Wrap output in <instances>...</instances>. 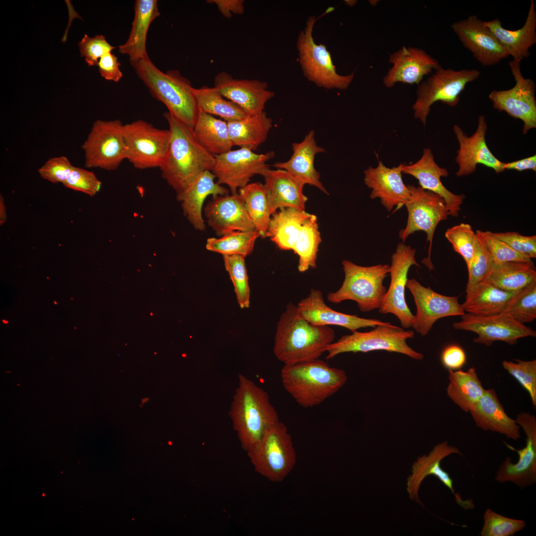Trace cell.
<instances>
[{
  "instance_id": "1",
  "label": "cell",
  "mask_w": 536,
  "mask_h": 536,
  "mask_svg": "<svg viewBox=\"0 0 536 536\" xmlns=\"http://www.w3.org/2000/svg\"><path fill=\"white\" fill-rule=\"evenodd\" d=\"M170 132L166 156L159 169L162 178L176 192L185 191L203 172L211 171L215 156L196 137L193 128L168 112L164 114Z\"/></svg>"
},
{
  "instance_id": "2",
  "label": "cell",
  "mask_w": 536,
  "mask_h": 536,
  "mask_svg": "<svg viewBox=\"0 0 536 536\" xmlns=\"http://www.w3.org/2000/svg\"><path fill=\"white\" fill-rule=\"evenodd\" d=\"M335 338L332 328L311 324L289 302L277 323L273 353L284 365L318 359Z\"/></svg>"
},
{
  "instance_id": "3",
  "label": "cell",
  "mask_w": 536,
  "mask_h": 536,
  "mask_svg": "<svg viewBox=\"0 0 536 536\" xmlns=\"http://www.w3.org/2000/svg\"><path fill=\"white\" fill-rule=\"evenodd\" d=\"M238 379L229 414L241 446L247 452L279 420L267 392L243 374H238Z\"/></svg>"
},
{
  "instance_id": "4",
  "label": "cell",
  "mask_w": 536,
  "mask_h": 536,
  "mask_svg": "<svg viewBox=\"0 0 536 536\" xmlns=\"http://www.w3.org/2000/svg\"><path fill=\"white\" fill-rule=\"evenodd\" d=\"M280 377L285 390L304 408L321 404L342 387L347 380L343 370L332 367L320 358L285 364Z\"/></svg>"
},
{
  "instance_id": "5",
  "label": "cell",
  "mask_w": 536,
  "mask_h": 536,
  "mask_svg": "<svg viewBox=\"0 0 536 536\" xmlns=\"http://www.w3.org/2000/svg\"><path fill=\"white\" fill-rule=\"evenodd\" d=\"M131 65L153 96L167 107L168 112L193 128L199 109L190 81L177 70L161 71L149 58Z\"/></svg>"
},
{
  "instance_id": "6",
  "label": "cell",
  "mask_w": 536,
  "mask_h": 536,
  "mask_svg": "<svg viewBox=\"0 0 536 536\" xmlns=\"http://www.w3.org/2000/svg\"><path fill=\"white\" fill-rule=\"evenodd\" d=\"M342 265L344 280L337 291L328 294L327 300L336 304L347 300L354 301L363 312L379 309L387 291L383 280L390 272V266L364 267L346 260Z\"/></svg>"
},
{
  "instance_id": "7",
  "label": "cell",
  "mask_w": 536,
  "mask_h": 536,
  "mask_svg": "<svg viewBox=\"0 0 536 536\" xmlns=\"http://www.w3.org/2000/svg\"><path fill=\"white\" fill-rule=\"evenodd\" d=\"M255 470L269 481H282L293 469L296 453L286 425L278 422L247 452Z\"/></svg>"
},
{
  "instance_id": "8",
  "label": "cell",
  "mask_w": 536,
  "mask_h": 536,
  "mask_svg": "<svg viewBox=\"0 0 536 536\" xmlns=\"http://www.w3.org/2000/svg\"><path fill=\"white\" fill-rule=\"evenodd\" d=\"M413 331H405L392 325H379L366 332L357 331L341 336L329 345L327 349V359L346 352H367L375 350H386L403 354L415 360H422V354L419 353L407 343L408 338H413Z\"/></svg>"
},
{
  "instance_id": "9",
  "label": "cell",
  "mask_w": 536,
  "mask_h": 536,
  "mask_svg": "<svg viewBox=\"0 0 536 536\" xmlns=\"http://www.w3.org/2000/svg\"><path fill=\"white\" fill-rule=\"evenodd\" d=\"M480 75L476 69L455 70L440 67L418 85L416 99L412 108L415 118L425 125L431 106L437 101L451 107L460 101V95L468 83L478 79Z\"/></svg>"
},
{
  "instance_id": "10",
  "label": "cell",
  "mask_w": 536,
  "mask_h": 536,
  "mask_svg": "<svg viewBox=\"0 0 536 536\" xmlns=\"http://www.w3.org/2000/svg\"><path fill=\"white\" fill-rule=\"evenodd\" d=\"M316 21L314 16L310 17L297 38L299 60L303 73L319 87L346 89L353 79L354 73L342 75L336 72L326 47L317 44L314 40L313 31Z\"/></svg>"
},
{
  "instance_id": "11",
  "label": "cell",
  "mask_w": 536,
  "mask_h": 536,
  "mask_svg": "<svg viewBox=\"0 0 536 536\" xmlns=\"http://www.w3.org/2000/svg\"><path fill=\"white\" fill-rule=\"evenodd\" d=\"M410 193L404 205L408 211V219L405 228L400 230L399 238L402 243L410 234L417 231H423L429 242L428 256L422 260L430 270L434 268L431 260L433 235L438 223L448 218L449 210L444 200L440 196L425 190L419 186L408 185Z\"/></svg>"
},
{
  "instance_id": "12",
  "label": "cell",
  "mask_w": 536,
  "mask_h": 536,
  "mask_svg": "<svg viewBox=\"0 0 536 536\" xmlns=\"http://www.w3.org/2000/svg\"><path fill=\"white\" fill-rule=\"evenodd\" d=\"M126 159L136 169L158 167L168 151L169 129H161L146 121L138 120L124 125Z\"/></svg>"
},
{
  "instance_id": "13",
  "label": "cell",
  "mask_w": 536,
  "mask_h": 536,
  "mask_svg": "<svg viewBox=\"0 0 536 536\" xmlns=\"http://www.w3.org/2000/svg\"><path fill=\"white\" fill-rule=\"evenodd\" d=\"M124 128L119 120H98L93 123L81 146L86 168L114 170L126 159Z\"/></svg>"
},
{
  "instance_id": "14",
  "label": "cell",
  "mask_w": 536,
  "mask_h": 536,
  "mask_svg": "<svg viewBox=\"0 0 536 536\" xmlns=\"http://www.w3.org/2000/svg\"><path fill=\"white\" fill-rule=\"evenodd\" d=\"M319 230L314 214L305 210L283 208L271 216L265 237L280 249L292 250L298 256L312 243Z\"/></svg>"
},
{
  "instance_id": "15",
  "label": "cell",
  "mask_w": 536,
  "mask_h": 536,
  "mask_svg": "<svg viewBox=\"0 0 536 536\" xmlns=\"http://www.w3.org/2000/svg\"><path fill=\"white\" fill-rule=\"evenodd\" d=\"M520 62L513 60L509 63L515 85L507 90H493L489 98L494 109L522 120L524 122L523 133L526 134L530 130L536 128V85L533 80L523 76Z\"/></svg>"
},
{
  "instance_id": "16",
  "label": "cell",
  "mask_w": 536,
  "mask_h": 536,
  "mask_svg": "<svg viewBox=\"0 0 536 536\" xmlns=\"http://www.w3.org/2000/svg\"><path fill=\"white\" fill-rule=\"evenodd\" d=\"M215 161L211 171L219 185L228 187L232 194L249 183L256 175H261L268 166L267 162L273 158L274 152L256 153L246 148L231 150L215 155Z\"/></svg>"
},
{
  "instance_id": "17",
  "label": "cell",
  "mask_w": 536,
  "mask_h": 536,
  "mask_svg": "<svg viewBox=\"0 0 536 536\" xmlns=\"http://www.w3.org/2000/svg\"><path fill=\"white\" fill-rule=\"evenodd\" d=\"M515 420L525 433L526 446L517 449L504 442L509 449L518 454L519 460L514 464L511 457H506L499 467L495 479L500 483H513L522 489L536 482V418L530 413L522 412Z\"/></svg>"
},
{
  "instance_id": "18",
  "label": "cell",
  "mask_w": 536,
  "mask_h": 536,
  "mask_svg": "<svg viewBox=\"0 0 536 536\" xmlns=\"http://www.w3.org/2000/svg\"><path fill=\"white\" fill-rule=\"evenodd\" d=\"M453 327L456 330L475 333L477 336L473 339L474 342L486 346H491L496 341L514 345L519 338L536 336V331L532 329L503 313L489 316L465 313L461 316V320L454 323Z\"/></svg>"
},
{
  "instance_id": "19",
  "label": "cell",
  "mask_w": 536,
  "mask_h": 536,
  "mask_svg": "<svg viewBox=\"0 0 536 536\" xmlns=\"http://www.w3.org/2000/svg\"><path fill=\"white\" fill-rule=\"evenodd\" d=\"M415 250L404 243H399L391 257L390 266L391 282L379 312L395 315L406 329L412 327L414 316L408 307L405 300L404 290L407 273L410 267L419 266L415 258Z\"/></svg>"
},
{
  "instance_id": "20",
  "label": "cell",
  "mask_w": 536,
  "mask_h": 536,
  "mask_svg": "<svg viewBox=\"0 0 536 536\" xmlns=\"http://www.w3.org/2000/svg\"><path fill=\"white\" fill-rule=\"evenodd\" d=\"M406 287L413 295L416 306L412 328L421 335H426L438 319L465 313L458 297L438 293L414 278L407 279Z\"/></svg>"
},
{
  "instance_id": "21",
  "label": "cell",
  "mask_w": 536,
  "mask_h": 536,
  "mask_svg": "<svg viewBox=\"0 0 536 536\" xmlns=\"http://www.w3.org/2000/svg\"><path fill=\"white\" fill-rule=\"evenodd\" d=\"M487 124L483 115L479 116L476 131L468 136L461 127L455 125L453 131L459 144L456 162L459 169L456 174L458 177L473 174L477 164H482L493 169L496 173L504 172V163L497 159L490 151L486 142Z\"/></svg>"
},
{
  "instance_id": "22",
  "label": "cell",
  "mask_w": 536,
  "mask_h": 536,
  "mask_svg": "<svg viewBox=\"0 0 536 536\" xmlns=\"http://www.w3.org/2000/svg\"><path fill=\"white\" fill-rule=\"evenodd\" d=\"M451 28L463 45L482 66H494L509 57L483 21L475 15L454 22Z\"/></svg>"
},
{
  "instance_id": "23",
  "label": "cell",
  "mask_w": 536,
  "mask_h": 536,
  "mask_svg": "<svg viewBox=\"0 0 536 536\" xmlns=\"http://www.w3.org/2000/svg\"><path fill=\"white\" fill-rule=\"evenodd\" d=\"M214 87L224 97L240 107L248 116L263 112L267 102L274 95L266 82L257 79H238L225 71L218 73Z\"/></svg>"
},
{
  "instance_id": "24",
  "label": "cell",
  "mask_w": 536,
  "mask_h": 536,
  "mask_svg": "<svg viewBox=\"0 0 536 536\" xmlns=\"http://www.w3.org/2000/svg\"><path fill=\"white\" fill-rule=\"evenodd\" d=\"M389 63L393 66L383 80L388 88L397 82L418 85L425 76L442 67L436 59L424 50L405 46L391 54Z\"/></svg>"
},
{
  "instance_id": "25",
  "label": "cell",
  "mask_w": 536,
  "mask_h": 536,
  "mask_svg": "<svg viewBox=\"0 0 536 536\" xmlns=\"http://www.w3.org/2000/svg\"><path fill=\"white\" fill-rule=\"evenodd\" d=\"M204 212L208 224L219 236L256 230L238 193L212 197Z\"/></svg>"
},
{
  "instance_id": "26",
  "label": "cell",
  "mask_w": 536,
  "mask_h": 536,
  "mask_svg": "<svg viewBox=\"0 0 536 536\" xmlns=\"http://www.w3.org/2000/svg\"><path fill=\"white\" fill-rule=\"evenodd\" d=\"M297 307L304 318L313 325L340 326L351 332L361 328H375L390 323L336 311L326 304L323 293L319 289H311L308 296L301 299Z\"/></svg>"
},
{
  "instance_id": "27",
  "label": "cell",
  "mask_w": 536,
  "mask_h": 536,
  "mask_svg": "<svg viewBox=\"0 0 536 536\" xmlns=\"http://www.w3.org/2000/svg\"><path fill=\"white\" fill-rule=\"evenodd\" d=\"M402 164L390 168L379 160L376 167L369 166L364 171V183L372 189L370 199L379 198L388 211H391L395 206H397L396 210L401 208L410 196L402 179Z\"/></svg>"
},
{
  "instance_id": "28",
  "label": "cell",
  "mask_w": 536,
  "mask_h": 536,
  "mask_svg": "<svg viewBox=\"0 0 536 536\" xmlns=\"http://www.w3.org/2000/svg\"><path fill=\"white\" fill-rule=\"evenodd\" d=\"M402 172L416 178L419 186L423 189L443 198L448 208L449 215L459 216L461 205L465 196L463 194H455L443 185L441 177L448 176L449 172L447 169L439 167L435 162L430 148H424L421 157L415 163L410 165L403 164Z\"/></svg>"
},
{
  "instance_id": "29",
  "label": "cell",
  "mask_w": 536,
  "mask_h": 536,
  "mask_svg": "<svg viewBox=\"0 0 536 536\" xmlns=\"http://www.w3.org/2000/svg\"><path fill=\"white\" fill-rule=\"evenodd\" d=\"M265 188L270 215L283 208L305 210L308 200L304 194V185L284 170L267 167L261 175Z\"/></svg>"
},
{
  "instance_id": "30",
  "label": "cell",
  "mask_w": 536,
  "mask_h": 536,
  "mask_svg": "<svg viewBox=\"0 0 536 536\" xmlns=\"http://www.w3.org/2000/svg\"><path fill=\"white\" fill-rule=\"evenodd\" d=\"M292 147L293 153L289 160L276 162L272 166L285 170L304 185L308 184L315 187L328 195L314 165L316 155L325 152L323 147L317 144L315 131L311 130L301 141L293 143Z\"/></svg>"
},
{
  "instance_id": "31",
  "label": "cell",
  "mask_w": 536,
  "mask_h": 536,
  "mask_svg": "<svg viewBox=\"0 0 536 536\" xmlns=\"http://www.w3.org/2000/svg\"><path fill=\"white\" fill-rule=\"evenodd\" d=\"M469 412L476 425L483 430L497 432L513 440L521 437L520 426L505 412L493 389L485 390Z\"/></svg>"
},
{
  "instance_id": "32",
  "label": "cell",
  "mask_w": 536,
  "mask_h": 536,
  "mask_svg": "<svg viewBox=\"0 0 536 536\" xmlns=\"http://www.w3.org/2000/svg\"><path fill=\"white\" fill-rule=\"evenodd\" d=\"M483 23L514 60L521 62L528 58L530 49L536 43V10L533 0H531L526 21L520 29H505L498 18Z\"/></svg>"
},
{
  "instance_id": "33",
  "label": "cell",
  "mask_w": 536,
  "mask_h": 536,
  "mask_svg": "<svg viewBox=\"0 0 536 536\" xmlns=\"http://www.w3.org/2000/svg\"><path fill=\"white\" fill-rule=\"evenodd\" d=\"M215 176L210 171H205L183 193L176 195L181 202L183 213L195 229H205L202 208L209 196L215 197L229 194V190L215 182Z\"/></svg>"
},
{
  "instance_id": "34",
  "label": "cell",
  "mask_w": 536,
  "mask_h": 536,
  "mask_svg": "<svg viewBox=\"0 0 536 536\" xmlns=\"http://www.w3.org/2000/svg\"><path fill=\"white\" fill-rule=\"evenodd\" d=\"M160 14L156 0H137L129 37L119 46L121 54L129 56L131 64L149 58L146 52V36L151 22Z\"/></svg>"
},
{
  "instance_id": "35",
  "label": "cell",
  "mask_w": 536,
  "mask_h": 536,
  "mask_svg": "<svg viewBox=\"0 0 536 536\" xmlns=\"http://www.w3.org/2000/svg\"><path fill=\"white\" fill-rule=\"evenodd\" d=\"M516 292L503 290L484 280L466 292V300L462 306L465 312L475 315L499 314Z\"/></svg>"
},
{
  "instance_id": "36",
  "label": "cell",
  "mask_w": 536,
  "mask_h": 536,
  "mask_svg": "<svg viewBox=\"0 0 536 536\" xmlns=\"http://www.w3.org/2000/svg\"><path fill=\"white\" fill-rule=\"evenodd\" d=\"M227 124L233 146L255 151L267 139L272 120L264 111Z\"/></svg>"
},
{
  "instance_id": "37",
  "label": "cell",
  "mask_w": 536,
  "mask_h": 536,
  "mask_svg": "<svg viewBox=\"0 0 536 536\" xmlns=\"http://www.w3.org/2000/svg\"><path fill=\"white\" fill-rule=\"evenodd\" d=\"M447 393L462 410L469 412L483 396L485 389L474 367L467 371L449 370Z\"/></svg>"
},
{
  "instance_id": "38",
  "label": "cell",
  "mask_w": 536,
  "mask_h": 536,
  "mask_svg": "<svg viewBox=\"0 0 536 536\" xmlns=\"http://www.w3.org/2000/svg\"><path fill=\"white\" fill-rule=\"evenodd\" d=\"M193 131L201 144L214 156L231 150L233 146L227 122L213 116L199 111Z\"/></svg>"
},
{
  "instance_id": "39",
  "label": "cell",
  "mask_w": 536,
  "mask_h": 536,
  "mask_svg": "<svg viewBox=\"0 0 536 536\" xmlns=\"http://www.w3.org/2000/svg\"><path fill=\"white\" fill-rule=\"evenodd\" d=\"M508 292H517L536 281V270L532 262L497 263L485 279Z\"/></svg>"
},
{
  "instance_id": "40",
  "label": "cell",
  "mask_w": 536,
  "mask_h": 536,
  "mask_svg": "<svg viewBox=\"0 0 536 536\" xmlns=\"http://www.w3.org/2000/svg\"><path fill=\"white\" fill-rule=\"evenodd\" d=\"M453 454L462 455L457 448L449 445L445 441L435 446L428 455L417 459L412 466V474L407 480V490L411 499L420 502L418 490L422 481L430 475L439 477L444 471L440 465L441 461Z\"/></svg>"
},
{
  "instance_id": "41",
  "label": "cell",
  "mask_w": 536,
  "mask_h": 536,
  "mask_svg": "<svg viewBox=\"0 0 536 536\" xmlns=\"http://www.w3.org/2000/svg\"><path fill=\"white\" fill-rule=\"evenodd\" d=\"M193 92L200 111L218 116L227 123L238 121L248 116L214 87L204 86L200 88H194Z\"/></svg>"
},
{
  "instance_id": "42",
  "label": "cell",
  "mask_w": 536,
  "mask_h": 536,
  "mask_svg": "<svg viewBox=\"0 0 536 536\" xmlns=\"http://www.w3.org/2000/svg\"><path fill=\"white\" fill-rule=\"evenodd\" d=\"M246 211L260 236L265 238L271 215L264 185L249 183L238 190Z\"/></svg>"
},
{
  "instance_id": "43",
  "label": "cell",
  "mask_w": 536,
  "mask_h": 536,
  "mask_svg": "<svg viewBox=\"0 0 536 536\" xmlns=\"http://www.w3.org/2000/svg\"><path fill=\"white\" fill-rule=\"evenodd\" d=\"M260 236L257 230L234 231L222 236L221 238H209L205 245L210 251L223 255H238L246 257L254 249L255 242Z\"/></svg>"
},
{
  "instance_id": "44",
  "label": "cell",
  "mask_w": 536,
  "mask_h": 536,
  "mask_svg": "<svg viewBox=\"0 0 536 536\" xmlns=\"http://www.w3.org/2000/svg\"><path fill=\"white\" fill-rule=\"evenodd\" d=\"M502 313L524 324L536 318V281L516 292Z\"/></svg>"
},
{
  "instance_id": "45",
  "label": "cell",
  "mask_w": 536,
  "mask_h": 536,
  "mask_svg": "<svg viewBox=\"0 0 536 536\" xmlns=\"http://www.w3.org/2000/svg\"><path fill=\"white\" fill-rule=\"evenodd\" d=\"M245 257L223 255L224 266L232 282L237 302L241 308L250 305V290L245 261Z\"/></svg>"
},
{
  "instance_id": "46",
  "label": "cell",
  "mask_w": 536,
  "mask_h": 536,
  "mask_svg": "<svg viewBox=\"0 0 536 536\" xmlns=\"http://www.w3.org/2000/svg\"><path fill=\"white\" fill-rule=\"evenodd\" d=\"M474 250L467 266L469 278L466 292L485 280L493 268L494 261L479 235L475 232Z\"/></svg>"
},
{
  "instance_id": "47",
  "label": "cell",
  "mask_w": 536,
  "mask_h": 536,
  "mask_svg": "<svg viewBox=\"0 0 536 536\" xmlns=\"http://www.w3.org/2000/svg\"><path fill=\"white\" fill-rule=\"evenodd\" d=\"M483 517L481 536H513L526 525L523 520L504 516L489 508L485 510Z\"/></svg>"
},
{
  "instance_id": "48",
  "label": "cell",
  "mask_w": 536,
  "mask_h": 536,
  "mask_svg": "<svg viewBox=\"0 0 536 536\" xmlns=\"http://www.w3.org/2000/svg\"><path fill=\"white\" fill-rule=\"evenodd\" d=\"M515 362L503 361L502 366L524 388L530 396L532 404L536 406V360Z\"/></svg>"
},
{
  "instance_id": "49",
  "label": "cell",
  "mask_w": 536,
  "mask_h": 536,
  "mask_svg": "<svg viewBox=\"0 0 536 536\" xmlns=\"http://www.w3.org/2000/svg\"><path fill=\"white\" fill-rule=\"evenodd\" d=\"M454 250L464 258L467 266L472 257L476 233L468 223H462L448 228L445 233Z\"/></svg>"
},
{
  "instance_id": "50",
  "label": "cell",
  "mask_w": 536,
  "mask_h": 536,
  "mask_svg": "<svg viewBox=\"0 0 536 536\" xmlns=\"http://www.w3.org/2000/svg\"><path fill=\"white\" fill-rule=\"evenodd\" d=\"M476 232L481 238L494 262H532L528 257L516 251L506 243L497 238L492 232L478 230Z\"/></svg>"
},
{
  "instance_id": "51",
  "label": "cell",
  "mask_w": 536,
  "mask_h": 536,
  "mask_svg": "<svg viewBox=\"0 0 536 536\" xmlns=\"http://www.w3.org/2000/svg\"><path fill=\"white\" fill-rule=\"evenodd\" d=\"M63 184L67 188L93 197L99 192L102 183L93 172L73 166L68 177Z\"/></svg>"
},
{
  "instance_id": "52",
  "label": "cell",
  "mask_w": 536,
  "mask_h": 536,
  "mask_svg": "<svg viewBox=\"0 0 536 536\" xmlns=\"http://www.w3.org/2000/svg\"><path fill=\"white\" fill-rule=\"evenodd\" d=\"M78 45L81 56L84 57L85 62L89 67L98 65L101 57L116 48L101 35L91 38L85 34Z\"/></svg>"
},
{
  "instance_id": "53",
  "label": "cell",
  "mask_w": 536,
  "mask_h": 536,
  "mask_svg": "<svg viewBox=\"0 0 536 536\" xmlns=\"http://www.w3.org/2000/svg\"><path fill=\"white\" fill-rule=\"evenodd\" d=\"M73 166L64 156L49 159L38 170L40 176L53 183H62L67 179Z\"/></svg>"
},
{
  "instance_id": "54",
  "label": "cell",
  "mask_w": 536,
  "mask_h": 536,
  "mask_svg": "<svg viewBox=\"0 0 536 536\" xmlns=\"http://www.w3.org/2000/svg\"><path fill=\"white\" fill-rule=\"evenodd\" d=\"M497 238L503 241L516 251L530 259L536 258V236H524L515 232L493 233Z\"/></svg>"
},
{
  "instance_id": "55",
  "label": "cell",
  "mask_w": 536,
  "mask_h": 536,
  "mask_svg": "<svg viewBox=\"0 0 536 536\" xmlns=\"http://www.w3.org/2000/svg\"><path fill=\"white\" fill-rule=\"evenodd\" d=\"M101 75L105 79L118 82L123 77L117 57L111 52L101 57L98 65Z\"/></svg>"
},
{
  "instance_id": "56",
  "label": "cell",
  "mask_w": 536,
  "mask_h": 536,
  "mask_svg": "<svg viewBox=\"0 0 536 536\" xmlns=\"http://www.w3.org/2000/svg\"><path fill=\"white\" fill-rule=\"evenodd\" d=\"M466 355L464 349L456 344L447 346L441 354V361L449 370H455L462 368L466 363Z\"/></svg>"
},
{
  "instance_id": "57",
  "label": "cell",
  "mask_w": 536,
  "mask_h": 536,
  "mask_svg": "<svg viewBox=\"0 0 536 536\" xmlns=\"http://www.w3.org/2000/svg\"><path fill=\"white\" fill-rule=\"evenodd\" d=\"M206 1L214 3L222 15L228 18L233 14H242L244 11L243 0H208Z\"/></svg>"
},
{
  "instance_id": "58",
  "label": "cell",
  "mask_w": 536,
  "mask_h": 536,
  "mask_svg": "<svg viewBox=\"0 0 536 536\" xmlns=\"http://www.w3.org/2000/svg\"><path fill=\"white\" fill-rule=\"evenodd\" d=\"M505 170H515L523 171L527 170L536 171V155L518 160L504 163Z\"/></svg>"
},
{
  "instance_id": "59",
  "label": "cell",
  "mask_w": 536,
  "mask_h": 536,
  "mask_svg": "<svg viewBox=\"0 0 536 536\" xmlns=\"http://www.w3.org/2000/svg\"><path fill=\"white\" fill-rule=\"evenodd\" d=\"M7 214L6 208L4 203V199L1 195L0 196V225H3L6 221Z\"/></svg>"
}]
</instances>
